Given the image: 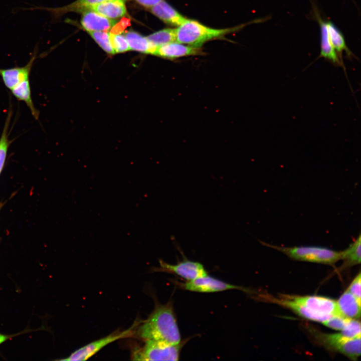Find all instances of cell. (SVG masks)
Wrapping results in <instances>:
<instances>
[{
	"label": "cell",
	"mask_w": 361,
	"mask_h": 361,
	"mask_svg": "<svg viewBox=\"0 0 361 361\" xmlns=\"http://www.w3.org/2000/svg\"><path fill=\"white\" fill-rule=\"evenodd\" d=\"M360 238L359 233L358 237L346 249L340 251V260L343 261V266L350 267L360 263Z\"/></svg>",
	"instance_id": "obj_22"
},
{
	"label": "cell",
	"mask_w": 361,
	"mask_h": 361,
	"mask_svg": "<svg viewBox=\"0 0 361 361\" xmlns=\"http://www.w3.org/2000/svg\"><path fill=\"white\" fill-rule=\"evenodd\" d=\"M146 37L152 44L158 47L176 41L175 29H164L157 31Z\"/></svg>",
	"instance_id": "obj_23"
},
{
	"label": "cell",
	"mask_w": 361,
	"mask_h": 361,
	"mask_svg": "<svg viewBox=\"0 0 361 361\" xmlns=\"http://www.w3.org/2000/svg\"><path fill=\"white\" fill-rule=\"evenodd\" d=\"M326 24L331 44L340 59L342 60L343 51L349 58H356L347 47L344 37L338 29L331 21H326Z\"/></svg>",
	"instance_id": "obj_21"
},
{
	"label": "cell",
	"mask_w": 361,
	"mask_h": 361,
	"mask_svg": "<svg viewBox=\"0 0 361 361\" xmlns=\"http://www.w3.org/2000/svg\"><path fill=\"white\" fill-rule=\"evenodd\" d=\"M204 54L201 47L184 44L176 41L158 47L154 55L170 60Z\"/></svg>",
	"instance_id": "obj_12"
},
{
	"label": "cell",
	"mask_w": 361,
	"mask_h": 361,
	"mask_svg": "<svg viewBox=\"0 0 361 361\" xmlns=\"http://www.w3.org/2000/svg\"><path fill=\"white\" fill-rule=\"evenodd\" d=\"M13 335H7L0 333V344L12 337Z\"/></svg>",
	"instance_id": "obj_31"
},
{
	"label": "cell",
	"mask_w": 361,
	"mask_h": 361,
	"mask_svg": "<svg viewBox=\"0 0 361 361\" xmlns=\"http://www.w3.org/2000/svg\"><path fill=\"white\" fill-rule=\"evenodd\" d=\"M262 297L265 300L287 308L299 316L310 320L322 322L331 316L312 311L302 305L287 298L285 294H281L279 297H275L270 295H264L262 296Z\"/></svg>",
	"instance_id": "obj_13"
},
{
	"label": "cell",
	"mask_w": 361,
	"mask_h": 361,
	"mask_svg": "<svg viewBox=\"0 0 361 361\" xmlns=\"http://www.w3.org/2000/svg\"><path fill=\"white\" fill-rule=\"evenodd\" d=\"M140 338L161 340L173 344L180 343V335L172 305H156L148 317L137 330Z\"/></svg>",
	"instance_id": "obj_1"
},
{
	"label": "cell",
	"mask_w": 361,
	"mask_h": 361,
	"mask_svg": "<svg viewBox=\"0 0 361 361\" xmlns=\"http://www.w3.org/2000/svg\"><path fill=\"white\" fill-rule=\"evenodd\" d=\"M138 4L148 8H150L162 0H135Z\"/></svg>",
	"instance_id": "obj_30"
},
{
	"label": "cell",
	"mask_w": 361,
	"mask_h": 361,
	"mask_svg": "<svg viewBox=\"0 0 361 361\" xmlns=\"http://www.w3.org/2000/svg\"><path fill=\"white\" fill-rule=\"evenodd\" d=\"M160 267L156 271L172 273L186 279L191 281L208 275L204 266L200 263L184 259L176 264H170L162 260L159 261Z\"/></svg>",
	"instance_id": "obj_8"
},
{
	"label": "cell",
	"mask_w": 361,
	"mask_h": 361,
	"mask_svg": "<svg viewBox=\"0 0 361 361\" xmlns=\"http://www.w3.org/2000/svg\"><path fill=\"white\" fill-rule=\"evenodd\" d=\"M350 319L341 315H332L321 323L328 327L341 331L346 326Z\"/></svg>",
	"instance_id": "obj_27"
},
{
	"label": "cell",
	"mask_w": 361,
	"mask_h": 361,
	"mask_svg": "<svg viewBox=\"0 0 361 361\" xmlns=\"http://www.w3.org/2000/svg\"><path fill=\"white\" fill-rule=\"evenodd\" d=\"M81 23L87 32L107 31L116 22L94 11H86L83 12Z\"/></svg>",
	"instance_id": "obj_15"
},
{
	"label": "cell",
	"mask_w": 361,
	"mask_h": 361,
	"mask_svg": "<svg viewBox=\"0 0 361 361\" xmlns=\"http://www.w3.org/2000/svg\"><path fill=\"white\" fill-rule=\"evenodd\" d=\"M151 12L165 23L178 27L187 19L162 0L150 8Z\"/></svg>",
	"instance_id": "obj_16"
},
{
	"label": "cell",
	"mask_w": 361,
	"mask_h": 361,
	"mask_svg": "<svg viewBox=\"0 0 361 361\" xmlns=\"http://www.w3.org/2000/svg\"><path fill=\"white\" fill-rule=\"evenodd\" d=\"M108 0H77L74 2L59 8H47L44 7H33L23 9L24 10H45L48 12L53 18L57 19L69 12H83L94 5Z\"/></svg>",
	"instance_id": "obj_14"
},
{
	"label": "cell",
	"mask_w": 361,
	"mask_h": 361,
	"mask_svg": "<svg viewBox=\"0 0 361 361\" xmlns=\"http://www.w3.org/2000/svg\"><path fill=\"white\" fill-rule=\"evenodd\" d=\"M185 290L202 293H212L227 290L238 289L247 291L242 287L231 284L212 277L208 275L182 284Z\"/></svg>",
	"instance_id": "obj_9"
},
{
	"label": "cell",
	"mask_w": 361,
	"mask_h": 361,
	"mask_svg": "<svg viewBox=\"0 0 361 361\" xmlns=\"http://www.w3.org/2000/svg\"><path fill=\"white\" fill-rule=\"evenodd\" d=\"M313 16L319 24L320 30V53L318 58H324L334 65L342 67L344 69L342 60L340 59L331 44L326 21L320 17L315 5H313Z\"/></svg>",
	"instance_id": "obj_11"
},
{
	"label": "cell",
	"mask_w": 361,
	"mask_h": 361,
	"mask_svg": "<svg viewBox=\"0 0 361 361\" xmlns=\"http://www.w3.org/2000/svg\"><path fill=\"white\" fill-rule=\"evenodd\" d=\"M11 91L12 94L17 100L25 103L34 118L38 120L40 112L35 108L34 105L32 98L29 79L19 83L11 90Z\"/></svg>",
	"instance_id": "obj_19"
},
{
	"label": "cell",
	"mask_w": 361,
	"mask_h": 361,
	"mask_svg": "<svg viewBox=\"0 0 361 361\" xmlns=\"http://www.w3.org/2000/svg\"><path fill=\"white\" fill-rule=\"evenodd\" d=\"M262 245L278 250L298 261L332 265L341 259V252L318 246L280 247L260 241Z\"/></svg>",
	"instance_id": "obj_3"
},
{
	"label": "cell",
	"mask_w": 361,
	"mask_h": 361,
	"mask_svg": "<svg viewBox=\"0 0 361 361\" xmlns=\"http://www.w3.org/2000/svg\"><path fill=\"white\" fill-rule=\"evenodd\" d=\"M360 322L356 319H350L346 326L340 332L342 335L351 338L361 337Z\"/></svg>",
	"instance_id": "obj_26"
},
{
	"label": "cell",
	"mask_w": 361,
	"mask_h": 361,
	"mask_svg": "<svg viewBox=\"0 0 361 361\" xmlns=\"http://www.w3.org/2000/svg\"><path fill=\"white\" fill-rule=\"evenodd\" d=\"M245 26L246 24H243L232 28L218 29L208 27L194 20L186 19L175 29L176 41L201 47L207 42L221 38L240 30Z\"/></svg>",
	"instance_id": "obj_2"
},
{
	"label": "cell",
	"mask_w": 361,
	"mask_h": 361,
	"mask_svg": "<svg viewBox=\"0 0 361 361\" xmlns=\"http://www.w3.org/2000/svg\"><path fill=\"white\" fill-rule=\"evenodd\" d=\"M311 332L316 340L324 346L356 360L360 355V337L351 338L340 333H324L312 329Z\"/></svg>",
	"instance_id": "obj_5"
},
{
	"label": "cell",
	"mask_w": 361,
	"mask_h": 361,
	"mask_svg": "<svg viewBox=\"0 0 361 361\" xmlns=\"http://www.w3.org/2000/svg\"><path fill=\"white\" fill-rule=\"evenodd\" d=\"M361 301L346 290L336 301L340 314L346 318L359 319Z\"/></svg>",
	"instance_id": "obj_18"
},
{
	"label": "cell",
	"mask_w": 361,
	"mask_h": 361,
	"mask_svg": "<svg viewBox=\"0 0 361 361\" xmlns=\"http://www.w3.org/2000/svg\"><path fill=\"white\" fill-rule=\"evenodd\" d=\"M124 0H108L89 7L87 11H94L106 18L114 19L127 14Z\"/></svg>",
	"instance_id": "obj_17"
},
{
	"label": "cell",
	"mask_w": 361,
	"mask_h": 361,
	"mask_svg": "<svg viewBox=\"0 0 361 361\" xmlns=\"http://www.w3.org/2000/svg\"><path fill=\"white\" fill-rule=\"evenodd\" d=\"M360 286L361 276L360 273L359 272L350 284L347 290L359 301H361Z\"/></svg>",
	"instance_id": "obj_29"
},
{
	"label": "cell",
	"mask_w": 361,
	"mask_h": 361,
	"mask_svg": "<svg viewBox=\"0 0 361 361\" xmlns=\"http://www.w3.org/2000/svg\"><path fill=\"white\" fill-rule=\"evenodd\" d=\"M110 37L115 53H123L130 50L128 43L124 35L110 33Z\"/></svg>",
	"instance_id": "obj_28"
},
{
	"label": "cell",
	"mask_w": 361,
	"mask_h": 361,
	"mask_svg": "<svg viewBox=\"0 0 361 361\" xmlns=\"http://www.w3.org/2000/svg\"><path fill=\"white\" fill-rule=\"evenodd\" d=\"M285 295L314 312L328 316L341 315L336 301L330 298L318 296Z\"/></svg>",
	"instance_id": "obj_7"
},
{
	"label": "cell",
	"mask_w": 361,
	"mask_h": 361,
	"mask_svg": "<svg viewBox=\"0 0 361 361\" xmlns=\"http://www.w3.org/2000/svg\"><path fill=\"white\" fill-rule=\"evenodd\" d=\"M99 46L109 54L115 53L112 47L110 33L107 31L87 32Z\"/></svg>",
	"instance_id": "obj_25"
},
{
	"label": "cell",
	"mask_w": 361,
	"mask_h": 361,
	"mask_svg": "<svg viewBox=\"0 0 361 361\" xmlns=\"http://www.w3.org/2000/svg\"><path fill=\"white\" fill-rule=\"evenodd\" d=\"M39 45H36L29 62L24 66L0 69V76L7 88L12 90L14 87L29 79L32 68L38 57Z\"/></svg>",
	"instance_id": "obj_10"
},
{
	"label": "cell",
	"mask_w": 361,
	"mask_h": 361,
	"mask_svg": "<svg viewBox=\"0 0 361 361\" xmlns=\"http://www.w3.org/2000/svg\"><path fill=\"white\" fill-rule=\"evenodd\" d=\"M125 36L130 50L154 55L157 47L152 44L147 37H143L134 31L128 32Z\"/></svg>",
	"instance_id": "obj_20"
},
{
	"label": "cell",
	"mask_w": 361,
	"mask_h": 361,
	"mask_svg": "<svg viewBox=\"0 0 361 361\" xmlns=\"http://www.w3.org/2000/svg\"><path fill=\"white\" fill-rule=\"evenodd\" d=\"M137 324V322H136L127 330L122 331L117 330L105 337L92 341L75 350L66 358L60 360L68 361L86 360L108 344L117 340L131 336L134 333V327Z\"/></svg>",
	"instance_id": "obj_6"
},
{
	"label": "cell",
	"mask_w": 361,
	"mask_h": 361,
	"mask_svg": "<svg viewBox=\"0 0 361 361\" xmlns=\"http://www.w3.org/2000/svg\"><path fill=\"white\" fill-rule=\"evenodd\" d=\"M181 343L173 344L161 340H145L144 345L133 352L132 359L135 360H177Z\"/></svg>",
	"instance_id": "obj_4"
},
{
	"label": "cell",
	"mask_w": 361,
	"mask_h": 361,
	"mask_svg": "<svg viewBox=\"0 0 361 361\" xmlns=\"http://www.w3.org/2000/svg\"><path fill=\"white\" fill-rule=\"evenodd\" d=\"M11 116L12 112L9 111L0 137V173L6 161L9 147L12 142V141L9 138V129Z\"/></svg>",
	"instance_id": "obj_24"
}]
</instances>
